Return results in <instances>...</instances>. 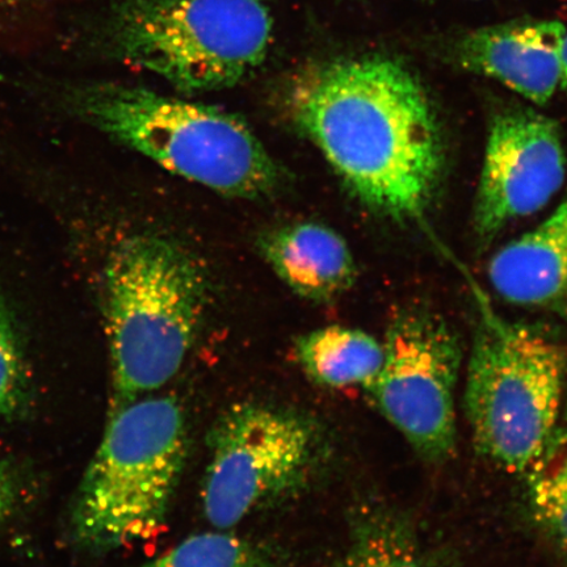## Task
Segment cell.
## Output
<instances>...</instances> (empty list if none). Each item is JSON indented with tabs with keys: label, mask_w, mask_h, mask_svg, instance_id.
I'll return each instance as SVG.
<instances>
[{
	"label": "cell",
	"mask_w": 567,
	"mask_h": 567,
	"mask_svg": "<svg viewBox=\"0 0 567 567\" xmlns=\"http://www.w3.org/2000/svg\"><path fill=\"white\" fill-rule=\"evenodd\" d=\"M384 359L364 389L382 416L430 461L456 449V388L463 352L441 317L405 309L390 321Z\"/></svg>",
	"instance_id": "8"
},
{
	"label": "cell",
	"mask_w": 567,
	"mask_h": 567,
	"mask_svg": "<svg viewBox=\"0 0 567 567\" xmlns=\"http://www.w3.org/2000/svg\"><path fill=\"white\" fill-rule=\"evenodd\" d=\"M104 284L115 413L179 372L208 302V279L186 247L140 233L113 248Z\"/></svg>",
	"instance_id": "2"
},
{
	"label": "cell",
	"mask_w": 567,
	"mask_h": 567,
	"mask_svg": "<svg viewBox=\"0 0 567 567\" xmlns=\"http://www.w3.org/2000/svg\"><path fill=\"white\" fill-rule=\"evenodd\" d=\"M282 553L224 530L195 535L136 567H286Z\"/></svg>",
	"instance_id": "15"
},
{
	"label": "cell",
	"mask_w": 567,
	"mask_h": 567,
	"mask_svg": "<svg viewBox=\"0 0 567 567\" xmlns=\"http://www.w3.org/2000/svg\"><path fill=\"white\" fill-rule=\"evenodd\" d=\"M27 380L16 326L0 302V420L16 413L24 401Z\"/></svg>",
	"instance_id": "17"
},
{
	"label": "cell",
	"mask_w": 567,
	"mask_h": 567,
	"mask_svg": "<svg viewBox=\"0 0 567 567\" xmlns=\"http://www.w3.org/2000/svg\"><path fill=\"white\" fill-rule=\"evenodd\" d=\"M566 359L547 337L484 318L467 363L465 411L480 452L508 472H530L555 437Z\"/></svg>",
	"instance_id": "6"
},
{
	"label": "cell",
	"mask_w": 567,
	"mask_h": 567,
	"mask_svg": "<svg viewBox=\"0 0 567 567\" xmlns=\"http://www.w3.org/2000/svg\"><path fill=\"white\" fill-rule=\"evenodd\" d=\"M566 157L558 125L532 110L493 117L474 205V230L491 240L507 225L542 210L561 189Z\"/></svg>",
	"instance_id": "9"
},
{
	"label": "cell",
	"mask_w": 567,
	"mask_h": 567,
	"mask_svg": "<svg viewBox=\"0 0 567 567\" xmlns=\"http://www.w3.org/2000/svg\"><path fill=\"white\" fill-rule=\"evenodd\" d=\"M18 506V487L9 467L0 463V523L10 519Z\"/></svg>",
	"instance_id": "18"
},
{
	"label": "cell",
	"mask_w": 567,
	"mask_h": 567,
	"mask_svg": "<svg viewBox=\"0 0 567 567\" xmlns=\"http://www.w3.org/2000/svg\"><path fill=\"white\" fill-rule=\"evenodd\" d=\"M289 113L367 207L413 219L441 186L445 155L427 94L399 60H337L305 71Z\"/></svg>",
	"instance_id": "1"
},
{
	"label": "cell",
	"mask_w": 567,
	"mask_h": 567,
	"mask_svg": "<svg viewBox=\"0 0 567 567\" xmlns=\"http://www.w3.org/2000/svg\"><path fill=\"white\" fill-rule=\"evenodd\" d=\"M208 446L203 509L219 530L307 492L330 455L316 417L264 402L225 410L212 425Z\"/></svg>",
	"instance_id": "7"
},
{
	"label": "cell",
	"mask_w": 567,
	"mask_h": 567,
	"mask_svg": "<svg viewBox=\"0 0 567 567\" xmlns=\"http://www.w3.org/2000/svg\"><path fill=\"white\" fill-rule=\"evenodd\" d=\"M488 280L501 299L517 307L567 310V198L495 254Z\"/></svg>",
	"instance_id": "11"
},
{
	"label": "cell",
	"mask_w": 567,
	"mask_h": 567,
	"mask_svg": "<svg viewBox=\"0 0 567 567\" xmlns=\"http://www.w3.org/2000/svg\"><path fill=\"white\" fill-rule=\"evenodd\" d=\"M84 122L187 181L240 198L272 195L284 175L243 118L215 106L120 84L62 92Z\"/></svg>",
	"instance_id": "3"
},
{
	"label": "cell",
	"mask_w": 567,
	"mask_h": 567,
	"mask_svg": "<svg viewBox=\"0 0 567 567\" xmlns=\"http://www.w3.org/2000/svg\"><path fill=\"white\" fill-rule=\"evenodd\" d=\"M271 40L265 0H118L102 28L106 52L183 92L234 86Z\"/></svg>",
	"instance_id": "5"
},
{
	"label": "cell",
	"mask_w": 567,
	"mask_h": 567,
	"mask_svg": "<svg viewBox=\"0 0 567 567\" xmlns=\"http://www.w3.org/2000/svg\"><path fill=\"white\" fill-rule=\"evenodd\" d=\"M332 567H452L439 557L408 517L381 503L352 515L349 540Z\"/></svg>",
	"instance_id": "13"
},
{
	"label": "cell",
	"mask_w": 567,
	"mask_h": 567,
	"mask_svg": "<svg viewBox=\"0 0 567 567\" xmlns=\"http://www.w3.org/2000/svg\"><path fill=\"white\" fill-rule=\"evenodd\" d=\"M258 246L275 274L305 300H334L357 278L349 245L321 224L280 226L261 234Z\"/></svg>",
	"instance_id": "12"
},
{
	"label": "cell",
	"mask_w": 567,
	"mask_h": 567,
	"mask_svg": "<svg viewBox=\"0 0 567 567\" xmlns=\"http://www.w3.org/2000/svg\"><path fill=\"white\" fill-rule=\"evenodd\" d=\"M187 450L186 416L174 396H142L110 413L75 496V543L106 553L157 537L166 527Z\"/></svg>",
	"instance_id": "4"
},
{
	"label": "cell",
	"mask_w": 567,
	"mask_h": 567,
	"mask_svg": "<svg viewBox=\"0 0 567 567\" xmlns=\"http://www.w3.org/2000/svg\"><path fill=\"white\" fill-rule=\"evenodd\" d=\"M565 25L555 20H519L480 28L456 45V60L493 78L527 101L547 104L561 80Z\"/></svg>",
	"instance_id": "10"
},
{
	"label": "cell",
	"mask_w": 567,
	"mask_h": 567,
	"mask_svg": "<svg viewBox=\"0 0 567 567\" xmlns=\"http://www.w3.org/2000/svg\"><path fill=\"white\" fill-rule=\"evenodd\" d=\"M30 2L31 0H0V13L11 16L12 12L23 9Z\"/></svg>",
	"instance_id": "20"
},
{
	"label": "cell",
	"mask_w": 567,
	"mask_h": 567,
	"mask_svg": "<svg viewBox=\"0 0 567 567\" xmlns=\"http://www.w3.org/2000/svg\"><path fill=\"white\" fill-rule=\"evenodd\" d=\"M530 473L532 514L567 551V425L559 434L556 432L547 452Z\"/></svg>",
	"instance_id": "16"
},
{
	"label": "cell",
	"mask_w": 567,
	"mask_h": 567,
	"mask_svg": "<svg viewBox=\"0 0 567 567\" xmlns=\"http://www.w3.org/2000/svg\"><path fill=\"white\" fill-rule=\"evenodd\" d=\"M296 358L319 385L365 388L379 373L384 347L364 331L330 326L296 340Z\"/></svg>",
	"instance_id": "14"
},
{
	"label": "cell",
	"mask_w": 567,
	"mask_h": 567,
	"mask_svg": "<svg viewBox=\"0 0 567 567\" xmlns=\"http://www.w3.org/2000/svg\"><path fill=\"white\" fill-rule=\"evenodd\" d=\"M559 86L563 87L567 97V28L565 27V33L561 47V80H559Z\"/></svg>",
	"instance_id": "19"
}]
</instances>
